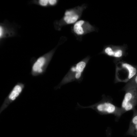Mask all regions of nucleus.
<instances>
[{
	"instance_id": "obj_1",
	"label": "nucleus",
	"mask_w": 137,
	"mask_h": 137,
	"mask_svg": "<svg viewBox=\"0 0 137 137\" xmlns=\"http://www.w3.org/2000/svg\"><path fill=\"white\" fill-rule=\"evenodd\" d=\"M77 107L80 109L89 108L94 110L101 115L109 114L114 115L117 121L124 114L121 107L114 105L111 99L103 96L102 100L93 105L87 106H83L78 104Z\"/></svg>"
},
{
	"instance_id": "obj_7",
	"label": "nucleus",
	"mask_w": 137,
	"mask_h": 137,
	"mask_svg": "<svg viewBox=\"0 0 137 137\" xmlns=\"http://www.w3.org/2000/svg\"><path fill=\"white\" fill-rule=\"evenodd\" d=\"M126 48V45L122 46L107 45L104 47L101 53L119 60L125 55Z\"/></svg>"
},
{
	"instance_id": "obj_12",
	"label": "nucleus",
	"mask_w": 137,
	"mask_h": 137,
	"mask_svg": "<svg viewBox=\"0 0 137 137\" xmlns=\"http://www.w3.org/2000/svg\"><path fill=\"white\" fill-rule=\"evenodd\" d=\"M137 88V75L134 78L127 83L123 89L125 91L130 89Z\"/></svg>"
},
{
	"instance_id": "obj_3",
	"label": "nucleus",
	"mask_w": 137,
	"mask_h": 137,
	"mask_svg": "<svg viewBox=\"0 0 137 137\" xmlns=\"http://www.w3.org/2000/svg\"><path fill=\"white\" fill-rule=\"evenodd\" d=\"M115 80L116 82H127L132 78L136 73V68L124 61L116 62Z\"/></svg>"
},
{
	"instance_id": "obj_11",
	"label": "nucleus",
	"mask_w": 137,
	"mask_h": 137,
	"mask_svg": "<svg viewBox=\"0 0 137 137\" xmlns=\"http://www.w3.org/2000/svg\"><path fill=\"white\" fill-rule=\"evenodd\" d=\"M86 64V63L85 62L81 61L77 64L76 67H73L72 68V71L77 72L75 75L76 78L78 79L80 77L81 73L83 70Z\"/></svg>"
},
{
	"instance_id": "obj_4",
	"label": "nucleus",
	"mask_w": 137,
	"mask_h": 137,
	"mask_svg": "<svg viewBox=\"0 0 137 137\" xmlns=\"http://www.w3.org/2000/svg\"><path fill=\"white\" fill-rule=\"evenodd\" d=\"M54 52L55 50L53 49L36 60L32 66L31 73L32 76H38L43 73Z\"/></svg>"
},
{
	"instance_id": "obj_10",
	"label": "nucleus",
	"mask_w": 137,
	"mask_h": 137,
	"mask_svg": "<svg viewBox=\"0 0 137 137\" xmlns=\"http://www.w3.org/2000/svg\"><path fill=\"white\" fill-rule=\"evenodd\" d=\"M133 111V114L128 132L129 134L137 136V110L135 108Z\"/></svg>"
},
{
	"instance_id": "obj_2",
	"label": "nucleus",
	"mask_w": 137,
	"mask_h": 137,
	"mask_svg": "<svg viewBox=\"0 0 137 137\" xmlns=\"http://www.w3.org/2000/svg\"><path fill=\"white\" fill-rule=\"evenodd\" d=\"M87 7V5L83 4L80 6L66 10L63 17L59 20L54 22L55 29L60 30L65 25L74 24L80 19L83 11Z\"/></svg>"
},
{
	"instance_id": "obj_5",
	"label": "nucleus",
	"mask_w": 137,
	"mask_h": 137,
	"mask_svg": "<svg viewBox=\"0 0 137 137\" xmlns=\"http://www.w3.org/2000/svg\"><path fill=\"white\" fill-rule=\"evenodd\" d=\"M71 29L72 33L79 40H80L83 36L96 30L88 21L82 20H78L74 24Z\"/></svg>"
},
{
	"instance_id": "obj_14",
	"label": "nucleus",
	"mask_w": 137,
	"mask_h": 137,
	"mask_svg": "<svg viewBox=\"0 0 137 137\" xmlns=\"http://www.w3.org/2000/svg\"><path fill=\"white\" fill-rule=\"evenodd\" d=\"M58 1L56 0H49L48 2L49 5L51 6H54L56 5L58 3Z\"/></svg>"
},
{
	"instance_id": "obj_6",
	"label": "nucleus",
	"mask_w": 137,
	"mask_h": 137,
	"mask_svg": "<svg viewBox=\"0 0 137 137\" xmlns=\"http://www.w3.org/2000/svg\"><path fill=\"white\" fill-rule=\"evenodd\" d=\"M25 87V84L18 82L14 86L5 98L0 109V113L6 108L20 96Z\"/></svg>"
},
{
	"instance_id": "obj_13",
	"label": "nucleus",
	"mask_w": 137,
	"mask_h": 137,
	"mask_svg": "<svg viewBox=\"0 0 137 137\" xmlns=\"http://www.w3.org/2000/svg\"><path fill=\"white\" fill-rule=\"evenodd\" d=\"M48 2V0H40L38 1V3L42 6L45 7L49 5Z\"/></svg>"
},
{
	"instance_id": "obj_9",
	"label": "nucleus",
	"mask_w": 137,
	"mask_h": 137,
	"mask_svg": "<svg viewBox=\"0 0 137 137\" xmlns=\"http://www.w3.org/2000/svg\"><path fill=\"white\" fill-rule=\"evenodd\" d=\"M10 24L4 23L0 26V38L1 39L11 37L14 35L15 30Z\"/></svg>"
},
{
	"instance_id": "obj_8",
	"label": "nucleus",
	"mask_w": 137,
	"mask_h": 137,
	"mask_svg": "<svg viewBox=\"0 0 137 137\" xmlns=\"http://www.w3.org/2000/svg\"><path fill=\"white\" fill-rule=\"evenodd\" d=\"M132 102H137V88L130 89L126 91L121 107L123 111L126 105Z\"/></svg>"
}]
</instances>
